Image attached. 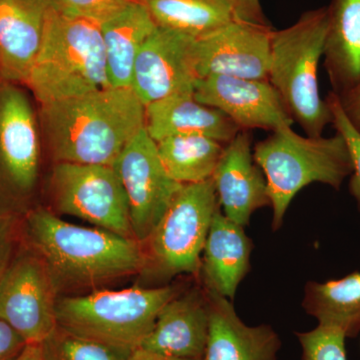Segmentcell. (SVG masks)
<instances>
[{
    "label": "cell",
    "instance_id": "obj_15",
    "mask_svg": "<svg viewBox=\"0 0 360 360\" xmlns=\"http://www.w3.org/2000/svg\"><path fill=\"white\" fill-rule=\"evenodd\" d=\"M212 179L222 213L241 226L271 205L266 179L253 158L251 130H240L225 144Z\"/></svg>",
    "mask_w": 360,
    "mask_h": 360
},
{
    "label": "cell",
    "instance_id": "obj_25",
    "mask_svg": "<svg viewBox=\"0 0 360 360\" xmlns=\"http://www.w3.org/2000/svg\"><path fill=\"white\" fill-rule=\"evenodd\" d=\"M168 175L180 184L212 179L225 144L205 135H175L156 142Z\"/></svg>",
    "mask_w": 360,
    "mask_h": 360
},
{
    "label": "cell",
    "instance_id": "obj_9",
    "mask_svg": "<svg viewBox=\"0 0 360 360\" xmlns=\"http://www.w3.org/2000/svg\"><path fill=\"white\" fill-rule=\"evenodd\" d=\"M52 205L96 227L134 238L127 193L110 165L56 163L49 179Z\"/></svg>",
    "mask_w": 360,
    "mask_h": 360
},
{
    "label": "cell",
    "instance_id": "obj_27",
    "mask_svg": "<svg viewBox=\"0 0 360 360\" xmlns=\"http://www.w3.org/2000/svg\"><path fill=\"white\" fill-rule=\"evenodd\" d=\"M302 348V360H347L345 333L319 326L307 333H296Z\"/></svg>",
    "mask_w": 360,
    "mask_h": 360
},
{
    "label": "cell",
    "instance_id": "obj_5",
    "mask_svg": "<svg viewBox=\"0 0 360 360\" xmlns=\"http://www.w3.org/2000/svg\"><path fill=\"white\" fill-rule=\"evenodd\" d=\"M328 30V6L307 11L295 25L274 30L269 82L276 90L293 122L307 136H322L333 113L319 92V63Z\"/></svg>",
    "mask_w": 360,
    "mask_h": 360
},
{
    "label": "cell",
    "instance_id": "obj_19",
    "mask_svg": "<svg viewBox=\"0 0 360 360\" xmlns=\"http://www.w3.org/2000/svg\"><path fill=\"white\" fill-rule=\"evenodd\" d=\"M144 129L155 142L175 135L198 134L226 144L240 129L224 113L181 92L146 104Z\"/></svg>",
    "mask_w": 360,
    "mask_h": 360
},
{
    "label": "cell",
    "instance_id": "obj_10",
    "mask_svg": "<svg viewBox=\"0 0 360 360\" xmlns=\"http://www.w3.org/2000/svg\"><path fill=\"white\" fill-rule=\"evenodd\" d=\"M58 293L41 258L21 243L0 279V319L27 345L42 343L54 328Z\"/></svg>",
    "mask_w": 360,
    "mask_h": 360
},
{
    "label": "cell",
    "instance_id": "obj_6",
    "mask_svg": "<svg viewBox=\"0 0 360 360\" xmlns=\"http://www.w3.org/2000/svg\"><path fill=\"white\" fill-rule=\"evenodd\" d=\"M181 291L179 285L134 286L61 296L56 321L75 335L132 352L153 330L161 309Z\"/></svg>",
    "mask_w": 360,
    "mask_h": 360
},
{
    "label": "cell",
    "instance_id": "obj_30",
    "mask_svg": "<svg viewBox=\"0 0 360 360\" xmlns=\"http://www.w3.org/2000/svg\"><path fill=\"white\" fill-rule=\"evenodd\" d=\"M21 220L0 214V279L22 243Z\"/></svg>",
    "mask_w": 360,
    "mask_h": 360
},
{
    "label": "cell",
    "instance_id": "obj_11",
    "mask_svg": "<svg viewBox=\"0 0 360 360\" xmlns=\"http://www.w3.org/2000/svg\"><path fill=\"white\" fill-rule=\"evenodd\" d=\"M113 167L127 193L134 238L144 245L184 184L168 175L146 129L127 143Z\"/></svg>",
    "mask_w": 360,
    "mask_h": 360
},
{
    "label": "cell",
    "instance_id": "obj_28",
    "mask_svg": "<svg viewBox=\"0 0 360 360\" xmlns=\"http://www.w3.org/2000/svg\"><path fill=\"white\" fill-rule=\"evenodd\" d=\"M326 101L333 113L331 124L335 127L336 132L342 135L347 142L348 149H349L352 160V174L350 175L349 191L356 200L360 210V134L347 120L336 94L331 91L326 96Z\"/></svg>",
    "mask_w": 360,
    "mask_h": 360
},
{
    "label": "cell",
    "instance_id": "obj_7",
    "mask_svg": "<svg viewBox=\"0 0 360 360\" xmlns=\"http://www.w3.org/2000/svg\"><path fill=\"white\" fill-rule=\"evenodd\" d=\"M41 169L39 113L21 84L0 79V214L37 207Z\"/></svg>",
    "mask_w": 360,
    "mask_h": 360
},
{
    "label": "cell",
    "instance_id": "obj_22",
    "mask_svg": "<svg viewBox=\"0 0 360 360\" xmlns=\"http://www.w3.org/2000/svg\"><path fill=\"white\" fill-rule=\"evenodd\" d=\"M99 26L110 86H131L135 59L158 25L146 7L131 0Z\"/></svg>",
    "mask_w": 360,
    "mask_h": 360
},
{
    "label": "cell",
    "instance_id": "obj_24",
    "mask_svg": "<svg viewBox=\"0 0 360 360\" xmlns=\"http://www.w3.org/2000/svg\"><path fill=\"white\" fill-rule=\"evenodd\" d=\"M156 25L198 37L236 20L231 0H134Z\"/></svg>",
    "mask_w": 360,
    "mask_h": 360
},
{
    "label": "cell",
    "instance_id": "obj_34",
    "mask_svg": "<svg viewBox=\"0 0 360 360\" xmlns=\"http://www.w3.org/2000/svg\"><path fill=\"white\" fill-rule=\"evenodd\" d=\"M129 360H193L186 359H179V357L169 356V355L158 354V352H150V350L144 349L139 347L132 350L129 355Z\"/></svg>",
    "mask_w": 360,
    "mask_h": 360
},
{
    "label": "cell",
    "instance_id": "obj_16",
    "mask_svg": "<svg viewBox=\"0 0 360 360\" xmlns=\"http://www.w3.org/2000/svg\"><path fill=\"white\" fill-rule=\"evenodd\" d=\"M208 330L207 295L205 288H193L181 291L161 309L141 347L179 359L203 360Z\"/></svg>",
    "mask_w": 360,
    "mask_h": 360
},
{
    "label": "cell",
    "instance_id": "obj_3",
    "mask_svg": "<svg viewBox=\"0 0 360 360\" xmlns=\"http://www.w3.org/2000/svg\"><path fill=\"white\" fill-rule=\"evenodd\" d=\"M25 86L40 105L110 87L99 23L59 11L51 2Z\"/></svg>",
    "mask_w": 360,
    "mask_h": 360
},
{
    "label": "cell",
    "instance_id": "obj_20",
    "mask_svg": "<svg viewBox=\"0 0 360 360\" xmlns=\"http://www.w3.org/2000/svg\"><path fill=\"white\" fill-rule=\"evenodd\" d=\"M252 243L243 226L227 219L221 208L213 215L200 274L205 290L233 300L250 269Z\"/></svg>",
    "mask_w": 360,
    "mask_h": 360
},
{
    "label": "cell",
    "instance_id": "obj_4",
    "mask_svg": "<svg viewBox=\"0 0 360 360\" xmlns=\"http://www.w3.org/2000/svg\"><path fill=\"white\" fill-rule=\"evenodd\" d=\"M253 158L266 179L274 231L283 226L288 206L303 187L321 182L340 191L352 174L349 149L338 132L331 137L302 136L285 127L257 142Z\"/></svg>",
    "mask_w": 360,
    "mask_h": 360
},
{
    "label": "cell",
    "instance_id": "obj_12",
    "mask_svg": "<svg viewBox=\"0 0 360 360\" xmlns=\"http://www.w3.org/2000/svg\"><path fill=\"white\" fill-rule=\"evenodd\" d=\"M271 26L238 20L195 37L198 79L208 75L269 80Z\"/></svg>",
    "mask_w": 360,
    "mask_h": 360
},
{
    "label": "cell",
    "instance_id": "obj_14",
    "mask_svg": "<svg viewBox=\"0 0 360 360\" xmlns=\"http://www.w3.org/2000/svg\"><path fill=\"white\" fill-rule=\"evenodd\" d=\"M194 98L217 108L241 130L291 127L292 118L269 80L208 75L196 82Z\"/></svg>",
    "mask_w": 360,
    "mask_h": 360
},
{
    "label": "cell",
    "instance_id": "obj_8",
    "mask_svg": "<svg viewBox=\"0 0 360 360\" xmlns=\"http://www.w3.org/2000/svg\"><path fill=\"white\" fill-rule=\"evenodd\" d=\"M220 207L212 179L184 184L144 243L148 267L156 276H198L213 215Z\"/></svg>",
    "mask_w": 360,
    "mask_h": 360
},
{
    "label": "cell",
    "instance_id": "obj_33",
    "mask_svg": "<svg viewBox=\"0 0 360 360\" xmlns=\"http://www.w3.org/2000/svg\"><path fill=\"white\" fill-rule=\"evenodd\" d=\"M238 20L267 25L259 0H231Z\"/></svg>",
    "mask_w": 360,
    "mask_h": 360
},
{
    "label": "cell",
    "instance_id": "obj_23",
    "mask_svg": "<svg viewBox=\"0 0 360 360\" xmlns=\"http://www.w3.org/2000/svg\"><path fill=\"white\" fill-rule=\"evenodd\" d=\"M302 307L319 326L338 329L347 338L360 333V272L326 283L309 281Z\"/></svg>",
    "mask_w": 360,
    "mask_h": 360
},
{
    "label": "cell",
    "instance_id": "obj_17",
    "mask_svg": "<svg viewBox=\"0 0 360 360\" xmlns=\"http://www.w3.org/2000/svg\"><path fill=\"white\" fill-rule=\"evenodd\" d=\"M51 0H0V79L25 85Z\"/></svg>",
    "mask_w": 360,
    "mask_h": 360
},
{
    "label": "cell",
    "instance_id": "obj_13",
    "mask_svg": "<svg viewBox=\"0 0 360 360\" xmlns=\"http://www.w3.org/2000/svg\"><path fill=\"white\" fill-rule=\"evenodd\" d=\"M195 37L158 26L135 59L131 89L144 106L181 92H193L198 80Z\"/></svg>",
    "mask_w": 360,
    "mask_h": 360
},
{
    "label": "cell",
    "instance_id": "obj_35",
    "mask_svg": "<svg viewBox=\"0 0 360 360\" xmlns=\"http://www.w3.org/2000/svg\"><path fill=\"white\" fill-rule=\"evenodd\" d=\"M15 360H44L41 343H30L26 345L23 352Z\"/></svg>",
    "mask_w": 360,
    "mask_h": 360
},
{
    "label": "cell",
    "instance_id": "obj_26",
    "mask_svg": "<svg viewBox=\"0 0 360 360\" xmlns=\"http://www.w3.org/2000/svg\"><path fill=\"white\" fill-rule=\"evenodd\" d=\"M44 360H129L131 352L56 326L41 343Z\"/></svg>",
    "mask_w": 360,
    "mask_h": 360
},
{
    "label": "cell",
    "instance_id": "obj_1",
    "mask_svg": "<svg viewBox=\"0 0 360 360\" xmlns=\"http://www.w3.org/2000/svg\"><path fill=\"white\" fill-rule=\"evenodd\" d=\"M21 233L41 258L58 295L97 290L148 267L146 248L136 239L70 224L44 206L23 217Z\"/></svg>",
    "mask_w": 360,
    "mask_h": 360
},
{
    "label": "cell",
    "instance_id": "obj_32",
    "mask_svg": "<svg viewBox=\"0 0 360 360\" xmlns=\"http://www.w3.org/2000/svg\"><path fill=\"white\" fill-rule=\"evenodd\" d=\"M338 97L347 120L360 134V82L354 89Z\"/></svg>",
    "mask_w": 360,
    "mask_h": 360
},
{
    "label": "cell",
    "instance_id": "obj_31",
    "mask_svg": "<svg viewBox=\"0 0 360 360\" xmlns=\"http://www.w3.org/2000/svg\"><path fill=\"white\" fill-rule=\"evenodd\" d=\"M26 345L22 336L0 319V360H15Z\"/></svg>",
    "mask_w": 360,
    "mask_h": 360
},
{
    "label": "cell",
    "instance_id": "obj_29",
    "mask_svg": "<svg viewBox=\"0 0 360 360\" xmlns=\"http://www.w3.org/2000/svg\"><path fill=\"white\" fill-rule=\"evenodd\" d=\"M131 0H51L59 11L87 20L103 22Z\"/></svg>",
    "mask_w": 360,
    "mask_h": 360
},
{
    "label": "cell",
    "instance_id": "obj_2",
    "mask_svg": "<svg viewBox=\"0 0 360 360\" xmlns=\"http://www.w3.org/2000/svg\"><path fill=\"white\" fill-rule=\"evenodd\" d=\"M144 110L131 87H106L40 105V131L56 163L113 167L144 129Z\"/></svg>",
    "mask_w": 360,
    "mask_h": 360
},
{
    "label": "cell",
    "instance_id": "obj_18",
    "mask_svg": "<svg viewBox=\"0 0 360 360\" xmlns=\"http://www.w3.org/2000/svg\"><path fill=\"white\" fill-rule=\"evenodd\" d=\"M205 292L210 330L203 360H277L281 341L271 326H246L231 300L213 291Z\"/></svg>",
    "mask_w": 360,
    "mask_h": 360
},
{
    "label": "cell",
    "instance_id": "obj_21",
    "mask_svg": "<svg viewBox=\"0 0 360 360\" xmlns=\"http://www.w3.org/2000/svg\"><path fill=\"white\" fill-rule=\"evenodd\" d=\"M324 68L331 91L340 96L360 82V0H331Z\"/></svg>",
    "mask_w": 360,
    "mask_h": 360
}]
</instances>
